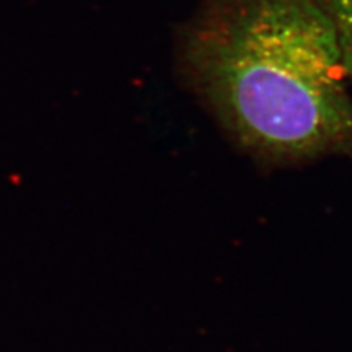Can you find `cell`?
Segmentation results:
<instances>
[{"instance_id": "cell-1", "label": "cell", "mask_w": 352, "mask_h": 352, "mask_svg": "<svg viewBox=\"0 0 352 352\" xmlns=\"http://www.w3.org/2000/svg\"><path fill=\"white\" fill-rule=\"evenodd\" d=\"M179 82L258 166L352 162V85L318 0H197L176 30Z\"/></svg>"}, {"instance_id": "cell-2", "label": "cell", "mask_w": 352, "mask_h": 352, "mask_svg": "<svg viewBox=\"0 0 352 352\" xmlns=\"http://www.w3.org/2000/svg\"><path fill=\"white\" fill-rule=\"evenodd\" d=\"M332 21L352 85V0H318Z\"/></svg>"}]
</instances>
